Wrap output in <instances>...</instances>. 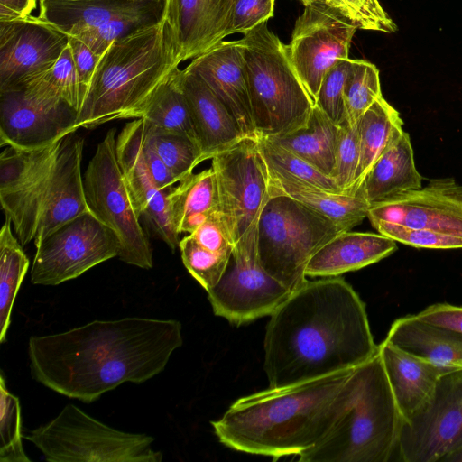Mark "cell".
Segmentation results:
<instances>
[{
    "label": "cell",
    "mask_w": 462,
    "mask_h": 462,
    "mask_svg": "<svg viewBox=\"0 0 462 462\" xmlns=\"http://www.w3.org/2000/svg\"><path fill=\"white\" fill-rule=\"evenodd\" d=\"M79 128L78 111L68 104H42L28 97L21 89L0 92L2 147L38 149Z\"/></svg>",
    "instance_id": "obj_18"
},
{
    "label": "cell",
    "mask_w": 462,
    "mask_h": 462,
    "mask_svg": "<svg viewBox=\"0 0 462 462\" xmlns=\"http://www.w3.org/2000/svg\"><path fill=\"white\" fill-rule=\"evenodd\" d=\"M164 3L165 0H38V16L70 36Z\"/></svg>",
    "instance_id": "obj_26"
},
{
    "label": "cell",
    "mask_w": 462,
    "mask_h": 462,
    "mask_svg": "<svg viewBox=\"0 0 462 462\" xmlns=\"http://www.w3.org/2000/svg\"><path fill=\"white\" fill-rule=\"evenodd\" d=\"M187 68L197 73L221 100L245 136L256 139L245 60L238 41L223 40L191 60Z\"/></svg>",
    "instance_id": "obj_20"
},
{
    "label": "cell",
    "mask_w": 462,
    "mask_h": 462,
    "mask_svg": "<svg viewBox=\"0 0 462 462\" xmlns=\"http://www.w3.org/2000/svg\"><path fill=\"white\" fill-rule=\"evenodd\" d=\"M182 342L178 320L133 317L32 336L28 356L37 382L92 402L124 383H142L160 374Z\"/></svg>",
    "instance_id": "obj_1"
},
{
    "label": "cell",
    "mask_w": 462,
    "mask_h": 462,
    "mask_svg": "<svg viewBox=\"0 0 462 462\" xmlns=\"http://www.w3.org/2000/svg\"><path fill=\"white\" fill-rule=\"evenodd\" d=\"M263 370L282 387L355 368L378 350L365 305L341 277L308 281L271 315Z\"/></svg>",
    "instance_id": "obj_2"
},
{
    "label": "cell",
    "mask_w": 462,
    "mask_h": 462,
    "mask_svg": "<svg viewBox=\"0 0 462 462\" xmlns=\"http://www.w3.org/2000/svg\"><path fill=\"white\" fill-rule=\"evenodd\" d=\"M443 462H462V448L447 457Z\"/></svg>",
    "instance_id": "obj_52"
},
{
    "label": "cell",
    "mask_w": 462,
    "mask_h": 462,
    "mask_svg": "<svg viewBox=\"0 0 462 462\" xmlns=\"http://www.w3.org/2000/svg\"><path fill=\"white\" fill-rule=\"evenodd\" d=\"M20 89L34 101L50 106L68 104L79 113L82 94L69 43L52 67L30 79Z\"/></svg>",
    "instance_id": "obj_32"
},
{
    "label": "cell",
    "mask_w": 462,
    "mask_h": 462,
    "mask_svg": "<svg viewBox=\"0 0 462 462\" xmlns=\"http://www.w3.org/2000/svg\"><path fill=\"white\" fill-rule=\"evenodd\" d=\"M356 125L359 135L360 161L354 193L376 160L404 132L399 112L383 97L378 98Z\"/></svg>",
    "instance_id": "obj_31"
},
{
    "label": "cell",
    "mask_w": 462,
    "mask_h": 462,
    "mask_svg": "<svg viewBox=\"0 0 462 462\" xmlns=\"http://www.w3.org/2000/svg\"><path fill=\"white\" fill-rule=\"evenodd\" d=\"M179 248L188 272L206 291L212 289L222 277L230 256L206 249L190 234L180 240Z\"/></svg>",
    "instance_id": "obj_40"
},
{
    "label": "cell",
    "mask_w": 462,
    "mask_h": 462,
    "mask_svg": "<svg viewBox=\"0 0 462 462\" xmlns=\"http://www.w3.org/2000/svg\"><path fill=\"white\" fill-rule=\"evenodd\" d=\"M149 127L159 156L177 182L191 175L193 169L204 161L195 139L181 133L158 128L150 123Z\"/></svg>",
    "instance_id": "obj_36"
},
{
    "label": "cell",
    "mask_w": 462,
    "mask_h": 462,
    "mask_svg": "<svg viewBox=\"0 0 462 462\" xmlns=\"http://www.w3.org/2000/svg\"><path fill=\"white\" fill-rule=\"evenodd\" d=\"M179 76L204 161L245 138L233 115L197 73L185 67Z\"/></svg>",
    "instance_id": "obj_22"
},
{
    "label": "cell",
    "mask_w": 462,
    "mask_h": 462,
    "mask_svg": "<svg viewBox=\"0 0 462 462\" xmlns=\"http://www.w3.org/2000/svg\"><path fill=\"white\" fill-rule=\"evenodd\" d=\"M178 68L163 19L113 42L101 55L82 100L79 128L140 118L156 89Z\"/></svg>",
    "instance_id": "obj_5"
},
{
    "label": "cell",
    "mask_w": 462,
    "mask_h": 462,
    "mask_svg": "<svg viewBox=\"0 0 462 462\" xmlns=\"http://www.w3.org/2000/svg\"><path fill=\"white\" fill-rule=\"evenodd\" d=\"M421 184L410 136L403 132L376 160L357 189L371 205Z\"/></svg>",
    "instance_id": "obj_27"
},
{
    "label": "cell",
    "mask_w": 462,
    "mask_h": 462,
    "mask_svg": "<svg viewBox=\"0 0 462 462\" xmlns=\"http://www.w3.org/2000/svg\"><path fill=\"white\" fill-rule=\"evenodd\" d=\"M256 143L269 177L292 180L330 192L346 193L330 176L289 150L265 137H257Z\"/></svg>",
    "instance_id": "obj_35"
},
{
    "label": "cell",
    "mask_w": 462,
    "mask_h": 462,
    "mask_svg": "<svg viewBox=\"0 0 462 462\" xmlns=\"http://www.w3.org/2000/svg\"><path fill=\"white\" fill-rule=\"evenodd\" d=\"M344 232L330 219L296 199L270 195L257 222V254L262 267L293 291L306 282L310 258Z\"/></svg>",
    "instance_id": "obj_8"
},
{
    "label": "cell",
    "mask_w": 462,
    "mask_h": 462,
    "mask_svg": "<svg viewBox=\"0 0 462 462\" xmlns=\"http://www.w3.org/2000/svg\"><path fill=\"white\" fill-rule=\"evenodd\" d=\"M145 122L146 125L143 141V157L157 187L160 189L166 190L178 182L159 156L154 146L149 123L146 120Z\"/></svg>",
    "instance_id": "obj_48"
},
{
    "label": "cell",
    "mask_w": 462,
    "mask_h": 462,
    "mask_svg": "<svg viewBox=\"0 0 462 462\" xmlns=\"http://www.w3.org/2000/svg\"><path fill=\"white\" fill-rule=\"evenodd\" d=\"M378 233L395 242L417 248L457 249L462 248V236L430 229H414L399 225L378 224L374 226Z\"/></svg>",
    "instance_id": "obj_44"
},
{
    "label": "cell",
    "mask_w": 462,
    "mask_h": 462,
    "mask_svg": "<svg viewBox=\"0 0 462 462\" xmlns=\"http://www.w3.org/2000/svg\"><path fill=\"white\" fill-rule=\"evenodd\" d=\"M385 339L439 367L462 369V333L451 328L407 315L392 324Z\"/></svg>",
    "instance_id": "obj_25"
},
{
    "label": "cell",
    "mask_w": 462,
    "mask_h": 462,
    "mask_svg": "<svg viewBox=\"0 0 462 462\" xmlns=\"http://www.w3.org/2000/svg\"><path fill=\"white\" fill-rule=\"evenodd\" d=\"M190 235L206 249L231 256L234 245L220 219L219 213L213 215Z\"/></svg>",
    "instance_id": "obj_46"
},
{
    "label": "cell",
    "mask_w": 462,
    "mask_h": 462,
    "mask_svg": "<svg viewBox=\"0 0 462 462\" xmlns=\"http://www.w3.org/2000/svg\"><path fill=\"white\" fill-rule=\"evenodd\" d=\"M378 350L404 420L426 402L439 378L452 371L411 355L386 339L378 345Z\"/></svg>",
    "instance_id": "obj_24"
},
{
    "label": "cell",
    "mask_w": 462,
    "mask_h": 462,
    "mask_svg": "<svg viewBox=\"0 0 462 462\" xmlns=\"http://www.w3.org/2000/svg\"><path fill=\"white\" fill-rule=\"evenodd\" d=\"M348 402L324 438L300 462H388L398 452L403 416L379 350L354 368Z\"/></svg>",
    "instance_id": "obj_6"
},
{
    "label": "cell",
    "mask_w": 462,
    "mask_h": 462,
    "mask_svg": "<svg viewBox=\"0 0 462 462\" xmlns=\"http://www.w3.org/2000/svg\"><path fill=\"white\" fill-rule=\"evenodd\" d=\"M275 0H234L225 37L249 32L273 15Z\"/></svg>",
    "instance_id": "obj_45"
},
{
    "label": "cell",
    "mask_w": 462,
    "mask_h": 462,
    "mask_svg": "<svg viewBox=\"0 0 462 462\" xmlns=\"http://www.w3.org/2000/svg\"><path fill=\"white\" fill-rule=\"evenodd\" d=\"M354 368L239 398L218 420L226 447L254 455L299 456L316 446L346 408Z\"/></svg>",
    "instance_id": "obj_3"
},
{
    "label": "cell",
    "mask_w": 462,
    "mask_h": 462,
    "mask_svg": "<svg viewBox=\"0 0 462 462\" xmlns=\"http://www.w3.org/2000/svg\"><path fill=\"white\" fill-rule=\"evenodd\" d=\"M0 435L1 462L31 461L23 448L19 399L7 390L3 374L0 377Z\"/></svg>",
    "instance_id": "obj_39"
},
{
    "label": "cell",
    "mask_w": 462,
    "mask_h": 462,
    "mask_svg": "<svg viewBox=\"0 0 462 462\" xmlns=\"http://www.w3.org/2000/svg\"><path fill=\"white\" fill-rule=\"evenodd\" d=\"M356 30L353 23L324 0L312 1L297 18L287 51L314 102L328 69L337 60L348 58Z\"/></svg>",
    "instance_id": "obj_15"
},
{
    "label": "cell",
    "mask_w": 462,
    "mask_h": 462,
    "mask_svg": "<svg viewBox=\"0 0 462 462\" xmlns=\"http://www.w3.org/2000/svg\"><path fill=\"white\" fill-rule=\"evenodd\" d=\"M256 238L257 232L234 247L222 277L207 291L213 312L236 326L270 316L292 292L262 267Z\"/></svg>",
    "instance_id": "obj_13"
},
{
    "label": "cell",
    "mask_w": 462,
    "mask_h": 462,
    "mask_svg": "<svg viewBox=\"0 0 462 462\" xmlns=\"http://www.w3.org/2000/svg\"><path fill=\"white\" fill-rule=\"evenodd\" d=\"M397 244L380 233L344 231L328 241L309 261L306 276L335 277L389 256Z\"/></svg>",
    "instance_id": "obj_23"
},
{
    "label": "cell",
    "mask_w": 462,
    "mask_h": 462,
    "mask_svg": "<svg viewBox=\"0 0 462 462\" xmlns=\"http://www.w3.org/2000/svg\"><path fill=\"white\" fill-rule=\"evenodd\" d=\"M173 186L169 194V208L177 232L192 234L213 215L219 213L218 189L210 167L192 173Z\"/></svg>",
    "instance_id": "obj_29"
},
{
    "label": "cell",
    "mask_w": 462,
    "mask_h": 462,
    "mask_svg": "<svg viewBox=\"0 0 462 462\" xmlns=\"http://www.w3.org/2000/svg\"><path fill=\"white\" fill-rule=\"evenodd\" d=\"M237 41L257 137L286 134L304 127L315 102L298 77L287 46L268 28L267 22Z\"/></svg>",
    "instance_id": "obj_7"
},
{
    "label": "cell",
    "mask_w": 462,
    "mask_h": 462,
    "mask_svg": "<svg viewBox=\"0 0 462 462\" xmlns=\"http://www.w3.org/2000/svg\"><path fill=\"white\" fill-rule=\"evenodd\" d=\"M367 217L373 226L399 225L462 236V185L453 178L432 179L425 187L371 204Z\"/></svg>",
    "instance_id": "obj_16"
},
{
    "label": "cell",
    "mask_w": 462,
    "mask_h": 462,
    "mask_svg": "<svg viewBox=\"0 0 462 462\" xmlns=\"http://www.w3.org/2000/svg\"><path fill=\"white\" fill-rule=\"evenodd\" d=\"M357 29L391 33L397 26L378 0H324Z\"/></svg>",
    "instance_id": "obj_43"
},
{
    "label": "cell",
    "mask_w": 462,
    "mask_h": 462,
    "mask_svg": "<svg viewBox=\"0 0 462 462\" xmlns=\"http://www.w3.org/2000/svg\"><path fill=\"white\" fill-rule=\"evenodd\" d=\"M359 161L360 143L357 127L346 119L338 125L335 167L331 176L346 193L354 194Z\"/></svg>",
    "instance_id": "obj_41"
},
{
    "label": "cell",
    "mask_w": 462,
    "mask_h": 462,
    "mask_svg": "<svg viewBox=\"0 0 462 462\" xmlns=\"http://www.w3.org/2000/svg\"><path fill=\"white\" fill-rule=\"evenodd\" d=\"M381 97L377 67L365 60H353L345 88L346 119L356 125L358 118Z\"/></svg>",
    "instance_id": "obj_38"
},
{
    "label": "cell",
    "mask_w": 462,
    "mask_h": 462,
    "mask_svg": "<svg viewBox=\"0 0 462 462\" xmlns=\"http://www.w3.org/2000/svg\"><path fill=\"white\" fill-rule=\"evenodd\" d=\"M145 125L143 118H135L125 125L116 137V155L138 213L149 228L174 252L180 239L169 208L172 187L160 189L148 169L143 152Z\"/></svg>",
    "instance_id": "obj_19"
},
{
    "label": "cell",
    "mask_w": 462,
    "mask_h": 462,
    "mask_svg": "<svg viewBox=\"0 0 462 462\" xmlns=\"http://www.w3.org/2000/svg\"><path fill=\"white\" fill-rule=\"evenodd\" d=\"M50 462H160L153 438L100 422L74 404L24 437Z\"/></svg>",
    "instance_id": "obj_9"
},
{
    "label": "cell",
    "mask_w": 462,
    "mask_h": 462,
    "mask_svg": "<svg viewBox=\"0 0 462 462\" xmlns=\"http://www.w3.org/2000/svg\"><path fill=\"white\" fill-rule=\"evenodd\" d=\"M38 6V0H0V22L27 18Z\"/></svg>",
    "instance_id": "obj_50"
},
{
    "label": "cell",
    "mask_w": 462,
    "mask_h": 462,
    "mask_svg": "<svg viewBox=\"0 0 462 462\" xmlns=\"http://www.w3.org/2000/svg\"><path fill=\"white\" fill-rule=\"evenodd\" d=\"M416 316L421 320L462 333V307L436 303L427 307Z\"/></svg>",
    "instance_id": "obj_49"
},
{
    "label": "cell",
    "mask_w": 462,
    "mask_h": 462,
    "mask_svg": "<svg viewBox=\"0 0 462 462\" xmlns=\"http://www.w3.org/2000/svg\"><path fill=\"white\" fill-rule=\"evenodd\" d=\"M69 45L76 66L81 88L82 100L90 84L100 56L75 36H69ZM81 100V103H82Z\"/></svg>",
    "instance_id": "obj_47"
},
{
    "label": "cell",
    "mask_w": 462,
    "mask_h": 462,
    "mask_svg": "<svg viewBox=\"0 0 462 462\" xmlns=\"http://www.w3.org/2000/svg\"><path fill=\"white\" fill-rule=\"evenodd\" d=\"M163 20L178 65L226 38L221 0H165Z\"/></svg>",
    "instance_id": "obj_21"
},
{
    "label": "cell",
    "mask_w": 462,
    "mask_h": 462,
    "mask_svg": "<svg viewBox=\"0 0 462 462\" xmlns=\"http://www.w3.org/2000/svg\"><path fill=\"white\" fill-rule=\"evenodd\" d=\"M22 244L5 218L0 231V342L6 340L11 312L16 294L29 268Z\"/></svg>",
    "instance_id": "obj_33"
},
{
    "label": "cell",
    "mask_w": 462,
    "mask_h": 462,
    "mask_svg": "<svg viewBox=\"0 0 462 462\" xmlns=\"http://www.w3.org/2000/svg\"><path fill=\"white\" fill-rule=\"evenodd\" d=\"M233 2H234V0H221L222 11H223V15H224V19H225L226 27H227L229 12H230L231 5H232Z\"/></svg>",
    "instance_id": "obj_51"
},
{
    "label": "cell",
    "mask_w": 462,
    "mask_h": 462,
    "mask_svg": "<svg viewBox=\"0 0 462 462\" xmlns=\"http://www.w3.org/2000/svg\"><path fill=\"white\" fill-rule=\"evenodd\" d=\"M462 448V369L443 374L430 397L403 420L398 455L438 462Z\"/></svg>",
    "instance_id": "obj_14"
},
{
    "label": "cell",
    "mask_w": 462,
    "mask_h": 462,
    "mask_svg": "<svg viewBox=\"0 0 462 462\" xmlns=\"http://www.w3.org/2000/svg\"><path fill=\"white\" fill-rule=\"evenodd\" d=\"M84 141L74 133L47 146H5L0 154V202L22 245H38L53 230L89 211L81 162Z\"/></svg>",
    "instance_id": "obj_4"
},
{
    "label": "cell",
    "mask_w": 462,
    "mask_h": 462,
    "mask_svg": "<svg viewBox=\"0 0 462 462\" xmlns=\"http://www.w3.org/2000/svg\"><path fill=\"white\" fill-rule=\"evenodd\" d=\"M269 179V194L287 195L349 231L367 217L370 203L360 190L335 193L292 180Z\"/></svg>",
    "instance_id": "obj_28"
},
{
    "label": "cell",
    "mask_w": 462,
    "mask_h": 462,
    "mask_svg": "<svg viewBox=\"0 0 462 462\" xmlns=\"http://www.w3.org/2000/svg\"><path fill=\"white\" fill-rule=\"evenodd\" d=\"M116 129L98 143L84 173L83 188L89 211L117 236L119 258L125 263L151 269L152 251L141 226V216L116 155Z\"/></svg>",
    "instance_id": "obj_10"
},
{
    "label": "cell",
    "mask_w": 462,
    "mask_h": 462,
    "mask_svg": "<svg viewBox=\"0 0 462 462\" xmlns=\"http://www.w3.org/2000/svg\"><path fill=\"white\" fill-rule=\"evenodd\" d=\"M352 63L350 58L337 60L324 76L315 100V106L337 125L346 120L345 88Z\"/></svg>",
    "instance_id": "obj_42"
},
{
    "label": "cell",
    "mask_w": 462,
    "mask_h": 462,
    "mask_svg": "<svg viewBox=\"0 0 462 462\" xmlns=\"http://www.w3.org/2000/svg\"><path fill=\"white\" fill-rule=\"evenodd\" d=\"M69 36L38 15L0 22V92L20 89L49 69Z\"/></svg>",
    "instance_id": "obj_17"
},
{
    "label": "cell",
    "mask_w": 462,
    "mask_h": 462,
    "mask_svg": "<svg viewBox=\"0 0 462 462\" xmlns=\"http://www.w3.org/2000/svg\"><path fill=\"white\" fill-rule=\"evenodd\" d=\"M134 1H144V0H134Z\"/></svg>",
    "instance_id": "obj_54"
},
{
    "label": "cell",
    "mask_w": 462,
    "mask_h": 462,
    "mask_svg": "<svg viewBox=\"0 0 462 462\" xmlns=\"http://www.w3.org/2000/svg\"><path fill=\"white\" fill-rule=\"evenodd\" d=\"M164 7L165 3L146 11L119 16L70 36L80 39L101 57L113 42L162 21Z\"/></svg>",
    "instance_id": "obj_37"
},
{
    "label": "cell",
    "mask_w": 462,
    "mask_h": 462,
    "mask_svg": "<svg viewBox=\"0 0 462 462\" xmlns=\"http://www.w3.org/2000/svg\"><path fill=\"white\" fill-rule=\"evenodd\" d=\"M338 125L315 106L308 124L286 134L265 137L332 176Z\"/></svg>",
    "instance_id": "obj_30"
},
{
    "label": "cell",
    "mask_w": 462,
    "mask_h": 462,
    "mask_svg": "<svg viewBox=\"0 0 462 462\" xmlns=\"http://www.w3.org/2000/svg\"><path fill=\"white\" fill-rule=\"evenodd\" d=\"M299 1L301 2L304 6H306L307 5L310 4L314 0H299Z\"/></svg>",
    "instance_id": "obj_53"
},
{
    "label": "cell",
    "mask_w": 462,
    "mask_h": 462,
    "mask_svg": "<svg viewBox=\"0 0 462 462\" xmlns=\"http://www.w3.org/2000/svg\"><path fill=\"white\" fill-rule=\"evenodd\" d=\"M179 69H176L156 89L140 118L158 128L181 133L197 141Z\"/></svg>",
    "instance_id": "obj_34"
},
{
    "label": "cell",
    "mask_w": 462,
    "mask_h": 462,
    "mask_svg": "<svg viewBox=\"0 0 462 462\" xmlns=\"http://www.w3.org/2000/svg\"><path fill=\"white\" fill-rule=\"evenodd\" d=\"M219 215L234 247L257 232L269 197V179L256 139L245 137L212 159Z\"/></svg>",
    "instance_id": "obj_11"
},
{
    "label": "cell",
    "mask_w": 462,
    "mask_h": 462,
    "mask_svg": "<svg viewBox=\"0 0 462 462\" xmlns=\"http://www.w3.org/2000/svg\"><path fill=\"white\" fill-rule=\"evenodd\" d=\"M35 247L31 282L41 285H58L74 279L119 256L121 250L116 233L90 211L64 223Z\"/></svg>",
    "instance_id": "obj_12"
}]
</instances>
